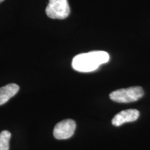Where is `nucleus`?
Wrapping results in <instances>:
<instances>
[{
  "label": "nucleus",
  "mask_w": 150,
  "mask_h": 150,
  "mask_svg": "<svg viewBox=\"0 0 150 150\" xmlns=\"http://www.w3.org/2000/svg\"><path fill=\"white\" fill-rule=\"evenodd\" d=\"M110 56L104 51H92L74 56L72 66L74 70L80 72H90L96 70L101 65L109 61Z\"/></svg>",
  "instance_id": "1"
},
{
  "label": "nucleus",
  "mask_w": 150,
  "mask_h": 150,
  "mask_svg": "<svg viewBox=\"0 0 150 150\" xmlns=\"http://www.w3.org/2000/svg\"><path fill=\"white\" fill-rule=\"evenodd\" d=\"M144 95V91L140 86L118 89L110 93L111 100L117 103H130L138 101Z\"/></svg>",
  "instance_id": "2"
},
{
  "label": "nucleus",
  "mask_w": 150,
  "mask_h": 150,
  "mask_svg": "<svg viewBox=\"0 0 150 150\" xmlns=\"http://www.w3.org/2000/svg\"><path fill=\"white\" fill-rule=\"evenodd\" d=\"M45 12L50 18L64 20L70 13V8L67 0H49Z\"/></svg>",
  "instance_id": "3"
},
{
  "label": "nucleus",
  "mask_w": 150,
  "mask_h": 150,
  "mask_svg": "<svg viewBox=\"0 0 150 150\" xmlns=\"http://www.w3.org/2000/svg\"><path fill=\"white\" fill-rule=\"evenodd\" d=\"M76 129V122L71 119L64 120L56 124L54 127L53 134L58 140L68 139L74 134Z\"/></svg>",
  "instance_id": "4"
},
{
  "label": "nucleus",
  "mask_w": 150,
  "mask_h": 150,
  "mask_svg": "<svg viewBox=\"0 0 150 150\" xmlns=\"http://www.w3.org/2000/svg\"><path fill=\"white\" fill-rule=\"evenodd\" d=\"M140 112L136 109H127L118 112L112 120V125L119 127L127 122H131L138 120Z\"/></svg>",
  "instance_id": "5"
},
{
  "label": "nucleus",
  "mask_w": 150,
  "mask_h": 150,
  "mask_svg": "<svg viewBox=\"0 0 150 150\" xmlns=\"http://www.w3.org/2000/svg\"><path fill=\"white\" fill-rule=\"evenodd\" d=\"M20 87L16 83H10L0 88V106L6 103L18 93Z\"/></svg>",
  "instance_id": "6"
},
{
  "label": "nucleus",
  "mask_w": 150,
  "mask_h": 150,
  "mask_svg": "<svg viewBox=\"0 0 150 150\" xmlns=\"http://www.w3.org/2000/svg\"><path fill=\"white\" fill-rule=\"evenodd\" d=\"M11 134L8 131H3L0 133V150H9V142Z\"/></svg>",
  "instance_id": "7"
},
{
  "label": "nucleus",
  "mask_w": 150,
  "mask_h": 150,
  "mask_svg": "<svg viewBox=\"0 0 150 150\" xmlns=\"http://www.w3.org/2000/svg\"><path fill=\"white\" fill-rule=\"evenodd\" d=\"M3 1H4V0H0V3H1V2H2Z\"/></svg>",
  "instance_id": "8"
}]
</instances>
